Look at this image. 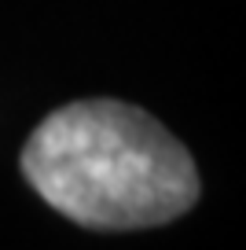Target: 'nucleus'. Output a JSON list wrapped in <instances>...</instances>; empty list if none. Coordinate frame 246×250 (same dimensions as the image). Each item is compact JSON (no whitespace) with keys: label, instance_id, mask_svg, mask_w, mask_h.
I'll return each instance as SVG.
<instances>
[{"label":"nucleus","instance_id":"1","mask_svg":"<svg viewBox=\"0 0 246 250\" xmlns=\"http://www.w3.org/2000/svg\"><path fill=\"white\" fill-rule=\"evenodd\" d=\"M19 166L52 210L96 232L158 228L199 203L187 147L125 100H77L52 110L30 133Z\"/></svg>","mask_w":246,"mask_h":250}]
</instances>
